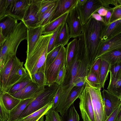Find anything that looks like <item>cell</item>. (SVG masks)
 I'll list each match as a JSON object with an SVG mask.
<instances>
[{"label": "cell", "mask_w": 121, "mask_h": 121, "mask_svg": "<svg viewBox=\"0 0 121 121\" xmlns=\"http://www.w3.org/2000/svg\"><path fill=\"white\" fill-rule=\"evenodd\" d=\"M89 72L84 41L80 39L78 40L77 48L70 69L66 71L63 81L60 86L61 92L59 103L56 108L58 111L62 110L66 99L70 91L78 81L85 79Z\"/></svg>", "instance_id": "cell-1"}, {"label": "cell", "mask_w": 121, "mask_h": 121, "mask_svg": "<svg viewBox=\"0 0 121 121\" xmlns=\"http://www.w3.org/2000/svg\"><path fill=\"white\" fill-rule=\"evenodd\" d=\"M106 26L105 24L95 20L91 16L86 23L82 25V32L89 72L95 60L101 37Z\"/></svg>", "instance_id": "cell-2"}, {"label": "cell", "mask_w": 121, "mask_h": 121, "mask_svg": "<svg viewBox=\"0 0 121 121\" xmlns=\"http://www.w3.org/2000/svg\"><path fill=\"white\" fill-rule=\"evenodd\" d=\"M21 62L16 55L9 58L0 72V79L3 93L7 92L13 85L28 75Z\"/></svg>", "instance_id": "cell-3"}, {"label": "cell", "mask_w": 121, "mask_h": 121, "mask_svg": "<svg viewBox=\"0 0 121 121\" xmlns=\"http://www.w3.org/2000/svg\"><path fill=\"white\" fill-rule=\"evenodd\" d=\"M27 26L22 21L17 24L10 35L6 39L1 45L0 58V72L4 65L10 57L16 55L17 50L20 43L26 39Z\"/></svg>", "instance_id": "cell-4"}, {"label": "cell", "mask_w": 121, "mask_h": 121, "mask_svg": "<svg viewBox=\"0 0 121 121\" xmlns=\"http://www.w3.org/2000/svg\"><path fill=\"white\" fill-rule=\"evenodd\" d=\"M52 33L43 35L30 54L26 57L24 66L30 77L40 68L45 69L48 45Z\"/></svg>", "instance_id": "cell-5"}, {"label": "cell", "mask_w": 121, "mask_h": 121, "mask_svg": "<svg viewBox=\"0 0 121 121\" xmlns=\"http://www.w3.org/2000/svg\"><path fill=\"white\" fill-rule=\"evenodd\" d=\"M47 86L42 92L26 107L18 118L27 116L46 105L53 103L59 86L56 82Z\"/></svg>", "instance_id": "cell-6"}, {"label": "cell", "mask_w": 121, "mask_h": 121, "mask_svg": "<svg viewBox=\"0 0 121 121\" xmlns=\"http://www.w3.org/2000/svg\"><path fill=\"white\" fill-rule=\"evenodd\" d=\"M85 87L89 92L96 121H105L107 117L105 111L100 88L94 87L86 81Z\"/></svg>", "instance_id": "cell-7"}, {"label": "cell", "mask_w": 121, "mask_h": 121, "mask_svg": "<svg viewBox=\"0 0 121 121\" xmlns=\"http://www.w3.org/2000/svg\"><path fill=\"white\" fill-rule=\"evenodd\" d=\"M79 108L83 121H96L90 95L86 88L78 97Z\"/></svg>", "instance_id": "cell-8"}, {"label": "cell", "mask_w": 121, "mask_h": 121, "mask_svg": "<svg viewBox=\"0 0 121 121\" xmlns=\"http://www.w3.org/2000/svg\"><path fill=\"white\" fill-rule=\"evenodd\" d=\"M66 54V48L62 46L56 58L45 72L47 86L55 82L60 66L65 61Z\"/></svg>", "instance_id": "cell-9"}, {"label": "cell", "mask_w": 121, "mask_h": 121, "mask_svg": "<svg viewBox=\"0 0 121 121\" xmlns=\"http://www.w3.org/2000/svg\"><path fill=\"white\" fill-rule=\"evenodd\" d=\"M66 22L69 28L71 38H76L81 35L82 25L79 13L76 8L69 13Z\"/></svg>", "instance_id": "cell-10"}, {"label": "cell", "mask_w": 121, "mask_h": 121, "mask_svg": "<svg viewBox=\"0 0 121 121\" xmlns=\"http://www.w3.org/2000/svg\"><path fill=\"white\" fill-rule=\"evenodd\" d=\"M102 7L100 0H87L83 5L76 7L79 13L82 25L86 23L92 15Z\"/></svg>", "instance_id": "cell-11"}, {"label": "cell", "mask_w": 121, "mask_h": 121, "mask_svg": "<svg viewBox=\"0 0 121 121\" xmlns=\"http://www.w3.org/2000/svg\"><path fill=\"white\" fill-rule=\"evenodd\" d=\"M101 93L108 118L117 108L121 106V97L104 89Z\"/></svg>", "instance_id": "cell-12"}, {"label": "cell", "mask_w": 121, "mask_h": 121, "mask_svg": "<svg viewBox=\"0 0 121 121\" xmlns=\"http://www.w3.org/2000/svg\"><path fill=\"white\" fill-rule=\"evenodd\" d=\"M45 86H39L32 81L21 90L10 94L21 100L35 98L43 91Z\"/></svg>", "instance_id": "cell-13"}, {"label": "cell", "mask_w": 121, "mask_h": 121, "mask_svg": "<svg viewBox=\"0 0 121 121\" xmlns=\"http://www.w3.org/2000/svg\"><path fill=\"white\" fill-rule=\"evenodd\" d=\"M38 10L37 0H30L29 6L22 21L27 27L38 26L39 19L37 14Z\"/></svg>", "instance_id": "cell-14"}, {"label": "cell", "mask_w": 121, "mask_h": 121, "mask_svg": "<svg viewBox=\"0 0 121 121\" xmlns=\"http://www.w3.org/2000/svg\"><path fill=\"white\" fill-rule=\"evenodd\" d=\"M121 50V33L104 42L101 41L95 60L107 53Z\"/></svg>", "instance_id": "cell-15"}, {"label": "cell", "mask_w": 121, "mask_h": 121, "mask_svg": "<svg viewBox=\"0 0 121 121\" xmlns=\"http://www.w3.org/2000/svg\"><path fill=\"white\" fill-rule=\"evenodd\" d=\"M26 39L27 41V48L26 52V57L31 53L40 37L43 35V26H39L34 28L27 27Z\"/></svg>", "instance_id": "cell-16"}, {"label": "cell", "mask_w": 121, "mask_h": 121, "mask_svg": "<svg viewBox=\"0 0 121 121\" xmlns=\"http://www.w3.org/2000/svg\"><path fill=\"white\" fill-rule=\"evenodd\" d=\"M78 1V0H58L56 8L49 22L65 13H69L76 8Z\"/></svg>", "instance_id": "cell-17"}, {"label": "cell", "mask_w": 121, "mask_h": 121, "mask_svg": "<svg viewBox=\"0 0 121 121\" xmlns=\"http://www.w3.org/2000/svg\"><path fill=\"white\" fill-rule=\"evenodd\" d=\"M30 0H16L8 14L17 21H22L29 6Z\"/></svg>", "instance_id": "cell-18"}, {"label": "cell", "mask_w": 121, "mask_h": 121, "mask_svg": "<svg viewBox=\"0 0 121 121\" xmlns=\"http://www.w3.org/2000/svg\"><path fill=\"white\" fill-rule=\"evenodd\" d=\"M18 23L16 19L8 14L5 15L0 19V28L5 39L14 31Z\"/></svg>", "instance_id": "cell-19"}, {"label": "cell", "mask_w": 121, "mask_h": 121, "mask_svg": "<svg viewBox=\"0 0 121 121\" xmlns=\"http://www.w3.org/2000/svg\"><path fill=\"white\" fill-rule=\"evenodd\" d=\"M121 33V19L106 25L101 36V42L109 40Z\"/></svg>", "instance_id": "cell-20"}, {"label": "cell", "mask_w": 121, "mask_h": 121, "mask_svg": "<svg viewBox=\"0 0 121 121\" xmlns=\"http://www.w3.org/2000/svg\"><path fill=\"white\" fill-rule=\"evenodd\" d=\"M35 98H30L21 100L13 108L9 111L7 121H14L17 119L26 107Z\"/></svg>", "instance_id": "cell-21"}, {"label": "cell", "mask_w": 121, "mask_h": 121, "mask_svg": "<svg viewBox=\"0 0 121 121\" xmlns=\"http://www.w3.org/2000/svg\"><path fill=\"white\" fill-rule=\"evenodd\" d=\"M78 40L74 38L67 44L66 48V54L65 60L66 71H69L71 66L74 60L78 45Z\"/></svg>", "instance_id": "cell-22"}, {"label": "cell", "mask_w": 121, "mask_h": 121, "mask_svg": "<svg viewBox=\"0 0 121 121\" xmlns=\"http://www.w3.org/2000/svg\"><path fill=\"white\" fill-rule=\"evenodd\" d=\"M70 38L69 28L65 22L61 25L58 34L55 44V47L67 45Z\"/></svg>", "instance_id": "cell-23"}, {"label": "cell", "mask_w": 121, "mask_h": 121, "mask_svg": "<svg viewBox=\"0 0 121 121\" xmlns=\"http://www.w3.org/2000/svg\"><path fill=\"white\" fill-rule=\"evenodd\" d=\"M84 88V85L80 87H74L71 90L68 95L65 102L62 116L69 107L73 104L76 100L78 98Z\"/></svg>", "instance_id": "cell-24"}, {"label": "cell", "mask_w": 121, "mask_h": 121, "mask_svg": "<svg viewBox=\"0 0 121 121\" xmlns=\"http://www.w3.org/2000/svg\"><path fill=\"white\" fill-rule=\"evenodd\" d=\"M69 13H65L43 26V35L53 33L59 26L65 22Z\"/></svg>", "instance_id": "cell-25"}, {"label": "cell", "mask_w": 121, "mask_h": 121, "mask_svg": "<svg viewBox=\"0 0 121 121\" xmlns=\"http://www.w3.org/2000/svg\"><path fill=\"white\" fill-rule=\"evenodd\" d=\"M53 103L48 104L39 109L26 116L19 118L14 121H38L47 112L52 108Z\"/></svg>", "instance_id": "cell-26"}, {"label": "cell", "mask_w": 121, "mask_h": 121, "mask_svg": "<svg viewBox=\"0 0 121 121\" xmlns=\"http://www.w3.org/2000/svg\"><path fill=\"white\" fill-rule=\"evenodd\" d=\"M99 58L111 66L121 63V50H116L107 53Z\"/></svg>", "instance_id": "cell-27"}, {"label": "cell", "mask_w": 121, "mask_h": 121, "mask_svg": "<svg viewBox=\"0 0 121 121\" xmlns=\"http://www.w3.org/2000/svg\"><path fill=\"white\" fill-rule=\"evenodd\" d=\"M107 90L121 97V76L115 78L110 75V81Z\"/></svg>", "instance_id": "cell-28"}, {"label": "cell", "mask_w": 121, "mask_h": 121, "mask_svg": "<svg viewBox=\"0 0 121 121\" xmlns=\"http://www.w3.org/2000/svg\"><path fill=\"white\" fill-rule=\"evenodd\" d=\"M30 77L32 81L38 86H47V80L44 68H40Z\"/></svg>", "instance_id": "cell-29"}, {"label": "cell", "mask_w": 121, "mask_h": 121, "mask_svg": "<svg viewBox=\"0 0 121 121\" xmlns=\"http://www.w3.org/2000/svg\"><path fill=\"white\" fill-rule=\"evenodd\" d=\"M110 66L107 62L102 60L99 80L101 88L104 87L105 82L108 79Z\"/></svg>", "instance_id": "cell-30"}, {"label": "cell", "mask_w": 121, "mask_h": 121, "mask_svg": "<svg viewBox=\"0 0 121 121\" xmlns=\"http://www.w3.org/2000/svg\"><path fill=\"white\" fill-rule=\"evenodd\" d=\"M2 97L3 104L9 111L15 107L21 101L6 92L3 93Z\"/></svg>", "instance_id": "cell-31"}, {"label": "cell", "mask_w": 121, "mask_h": 121, "mask_svg": "<svg viewBox=\"0 0 121 121\" xmlns=\"http://www.w3.org/2000/svg\"><path fill=\"white\" fill-rule=\"evenodd\" d=\"M57 3L52 6L42 14L39 18L38 26H44L49 22L56 8Z\"/></svg>", "instance_id": "cell-32"}, {"label": "cell", "mask_w": 121, "mask_h": 121, "mask_svg": "<svg viewBox=\"0 0 121 121\" xmlns=\"http://www.w3.org/2000/svg\"><path fill=\"white\" fill-rule=\"evenodd\" d=\"M63 121H79V115L73 104L61 116Z\"/></svg>", "instance_id": "cell-33"}, {"label": "cell", "mask_w": 121, "mask_h": 121, "mask_svg": "<svg viewBox=\"0 0 121 121\" xmlns=\"http://www.w3.org/2000/svg\"><path fill=\"white\" fill-rule=\"evenodd\" d=\"M39 10L37 15L39 19L42 14L52 6L55 4L58 0H37Z\"/></svg>", "instance_id": "cell-34"}, {"label": "cell", "mask_w": 121, "mask_h": 121, "mask_svg": "<svg viewBox=\"0 0 121 121\" xmlns=\"http://www.w3.org/2000/svg\"><path fill=\"white\" fill-rule=\"evenodd\" d=\"M32 81L30 76L28 74V75L22 81L13 85L6 92L9 94H11L21 90Z\"/></svg>", "instance_id": "cell-35"}, {"label": "cell", "mask_w": 121, "mask_h": 121, "mask_svg": "<svg viewBox=\"0 0 121 121\" xmlns=\"http://www.w3.org/2000/svg\"><path fill=\"white\" fill-rule=\"evenodd\" d=\"M62 46L60 45L55 47L47 54L46 60L45 72L56 58Z\"/></svg>", "instance_id": "cell-36"}, {"label": "cell", "mask_w": 121, "mask_h": 121, "mask_svg": "<svg viewBox=\"0 0 121 121\" xmlns=\"http://www.w3.org/2000/svg\"><path fill=\"white\" fill-rule=\"evenodd\" d=\"M58 112L52 108H51L45 114V121H63L61 116Z\"/></svg>", "instance_id": "cell-37"}, {"label": "cell", "mask_w": 121, "mask_h": 121, "mask_svg": "<svg viewBox=\"0 0 121 121\" xmlns=\"http://www.w3.org/2000/svg\"><path fill=\"white\" fill-rule=\"evenodd\" d=\"M86 81L92 86L100 88L99 79L97 75L90 71L85 78Z\"/></svg>", "instance_id": "cell-38"}, {"label": "cell", "mask_w": 121, "mask_h": 121, "mask_svg": "<svg viewBox=\"0 0 121 121\" xmlns=\"http://www.w3.org/2000/svg\"><path fill=\"white\" fill-rule=\"evenodd\" d=\"M65 62V61L61 64L55 82L59 86L62 83L65 76L66 72Z\"/></svg>", "instance_id": "cell-39"}, {"label": "cell", "mask_w": 121, "mask_h": 121, "mask_svg": "<svg viewBox=\"0 0 121 121\" xmlns=\"http://www.w3.org/2000/svg\"><path fill=\"white\" fill-rule=\"evenodd\" d=\"M2 93L0 94V121H7L8 117L9 111L3 104L2 97Z\"/></svg>", "instance_id": "cell-40"}, {"label": "cell", "mask_w": 121, "mask_h": 121, "mask_svg": "<svg viewBox=\"0 0 121 121\" xmlns=\"http://www.w3.org/2000/svg\"><path fill=\"white\" fill-rule=\"evenodd\" d=\"M61 25L59 26L52 33L48 42V47L47 54L55 47V44L56 39Z\"/></svg>", "instance_id": "cell-41"}, {"label": "cell", "mask_w": 121, "mask_h": 121, "mask_svg": "<svg viewBox=\"0 0 121 121\" xmlns=\"http://www.w3.org/2000/svg\"><path fill=\"white\" fill-rule=\"evenodd\" d=\"M121 19V5L113 8L109 24Z\"/></svg>", "instance_id": "cell-42"}, {"label": "cell", "mask_w": 121, "mask_h": 121, "mask_svg": "<svg viewBox=\"0 0 121 121\" xmlns=\"http://www.w3.org/2000/svg\"><path fill=\"white\" fill-rule=\"evenodd\" d=\"M109 72L110 75L114 78L121 76V63L111 65Z\"/></svg>", "instance_id": "cell-43"}, {"label": "cell", "mask_w": 121, "mask_h": 121, "mask_svg": "<svg viewBox=\"0 0 121 121\" xmlns=\"http://www.w3.org/2000/svg\"><path fill=\"white\" fill-rule=\"evenodd\" d=\"M101 61L102 60L99 57L95 60L93 62L90 70L95 73L99 80Z\"/></svg>", "instance_id": "cell-44"}, {"label": "cell", "mask_w": 121, "mask_h": 121, "mask_svg": "<svg viewBox=\"0 0 121 121\" xmlns=\"http://www.w3.org/2000/svg\"><path fill=\"white\" fill-rule=\"evenodd\" d=\"M105 121H121V106L117 108Z\"/></svg>", "instance_id": "cell-45"}, {"label": "cell", "mask_w": 121, "mask_h": 121, "mask_svg": "<svg viewBox=\"0 0 121 121\" xmlns=\"http://www.w3.org/2000/svg\"><path fill=\"white\" fill-rule=\"evenodd\" d=\"M61 92V88L59 86L58 90L53 100V103L52 108L54 109L55 110L59 105Z\"/></svg>", "instance_id": "cell-46"}, {"label": "cell", "mask_w": 121, "mask_h": 121, "mask_svg": "<svg viewBox=\"0 0 121 121\" xmlns=\"http://www.w3.org/2000/svg\"><path fill=\"white\" fill-rule=\"evenodd\" d=\"M102 7L107 9L108 11L113 10V8L109 6V5H114L113 0H100Z\"/></svg>", "instance_id": "cell-47"}, {"label": "cell", "mask_w": 121, "mask_h": 121, "mask_svg": "<svg viewBox=\"0 0 121 121\" xmlns=\"http://www.w3.org/2000/svg\"><path fill=\"white\" fill-rule=\"evenodd\" d=\"M16 1V0H6L5 4L6 14H8Z\"/></svg>", "instance_id": "cell-48"}, {"label": "cell", "mask_w": 121, "mask_h": 121, "mask_svg": "<svg viewBox=\"0 0 121 121\" xmlns=\"http://www.w3.org/2000/svg\"><path fill=\"white\" fill-rule=\"evenodd\" d=\"M6 0H0V19L6 14Z\"/></svg>", "instance_id": "cell-49"}, {"label": "cell", "mask_w": 121, "mask_h": 121, "mask_svg": "<svg viewBox=\"0 0 121 121\" xmlns=\"http://www.w3.org/2000/svg\"><path fill=\"white\" fill-rule=\"evenodd\" d=\"M91 17L95 20L100 22H102L105 24L104 18L100 16L98 13H94L93 14Z\"/></svg>", "instance_id": "cell-50"}, {"label": "cell", "mask_w": 121, "mask_h": 121, "mask_svg": "<svg viewBox=\"0 0 121 121\" xmlns=\"http://www.w3.org/2000/svg\"><path fill=\"white\" fill-rule=\"evenodd\" d=\"M108 10L102 7L96 11L95 13H98L100 16L102 17H105L106 15Z\"/></svg>", "instance_id": "cell-51"}, {"label": "cell", "mask_w": 121, "mask_h": 121, "mask_svg": "<svg viewBox=\"0 0 121 121\" xmlns=\"http://www.w3.org/2000/svg\"><path fill=\"white\" fill-rule=\"evenodd\" d=\"M112 10H108L106 15L104 17V19L106 25H108L109 24Z\"/></svg>", "instance_id": "cell-52"}, {"label": "cell", "mask_w": 121, "mask_h": 121, "mask_svg": "<svg viewBox=\"0 0 121 121\" xmlns=\"http://www.w3.org/2000/svg\"><path fill=\"white\" fill-rule=\"evenodd\" d=\"M85 82V79H81L76 82L75 87H80L84 85Z\"/></svg>", "instance_id": "cell-53"}, {"label": "cell", "mask_w": 121, "mask_h": 121, "mask_svg": "<svg viewBox=\"0 0 121 121\" xmlns=\"http://www.w3.org/2000/svg\"><path fill=\"white\" fill-rule=\"evenodd\" d=\"M6 40L3 34L1 29L0 28V46Z\"/></svg>", "instance_id": "cell-54"}, {"label": "cell", "mask_w": 121, "mask_h": 121, "mask_svg": "<svg viewBox=\"0 0 121 121\" xmlns=\"http://www.w3.org/2000/svg\"><path fill=\"white\" fill-rule=\"evenodd\" d=\"M87 0H78L77 5L76 7L83 5L85 3Z\"/></svg>", "instance_id": "cell-55"}, {"label": "cell", "mask_w": 121, "mask_h": 121, "mask_svg": "<svg viewBox=\"0 0 121 121\" xmlns=\"http://www.w3.org/2000/svg\"><path fill=\"white\" fill-rule=\"evenodd\" d=\"M3 93L2 91V85L1 81L0 79V94Z\"/></svg>", "instance_id": "cell-56"}, {"label": "cell", "mask_w": 121, "mask_h": 121, "mask_svg": "<svg viewBox=\"0 0 121 121\" xmlns=\"http://www.w3.org/2000/svg\"><path fill=\"white\" fill-rule=\"evenodd\" d=\"M1 45L0 46V55H1Z\"/></svg>", "instance_id": "cell-57"}]
</instances>
